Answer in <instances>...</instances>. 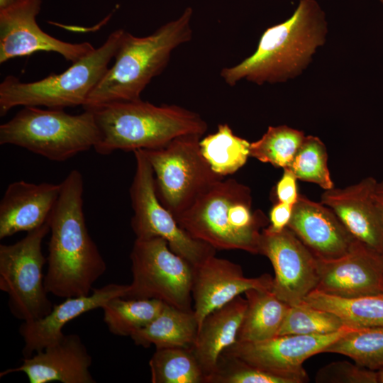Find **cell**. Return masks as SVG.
<instances>
[{"label": "cell", "instance_id": "29", "mask_svg": "<svg viewBox=\"0 0 383 383\" xmlns=\"http://www.w3.org/2000/svg\"><path fill=\"white\" fill-rule=\"evenodd\" d=\"M324 353L341 354L363 367H383V327L355 328L328 345Z\"/></svg>", "mask_w": 383, "mask_h": 383}, {"label": "cell", "instance_id": "27", "mask_svg": "<svg viewBox=\"0 0 383 383\" xmlns=\"http://www.w3.org/2000/svg\"><path fill=\"white\" fill-rule=\"evenodd\" d=\"M165 305L154 299L115 297L102 307L104 321L113 334L131 336L157 317Z\"/></svg>", "mask_w": 383, "mask_h": 383}, {"label": "cell", "instance_id": "31", "mask_svg": "<svg viewBox=\"0 0 383 383\" xmlns=\"http://www.w3.org/2000/svg\"><path fill=\"white\" fill-rule=\"evenodd\" d=\"M345 327L346 326L335 314L303 301L289 306L278 335L328 334Z\"/></svg>", "mask_w": 383, "mask_h": 383}, {"label": "cell", "instance_id": "17", "mask_svg": "<svg viewBox=\"0 0 383 383\" xmlns=\"http://www.w3.org/2000/svg\"><path fill=\"white\" fill-rule=\"evenodd\" d=\"M377 182L369 177L343 189L325 190L321 202L333 211L355 239L383 254V216L374 197Z\"/></svg>", "mask_w": 383, "mask_h": 383}, {"label": "cell", "instance_id": "8", "mask_svg": "<svg viewBox=\"0 0 383 383\" xmlns=\"http://www.w3.org/2000/svg\"><path fill=\"white\" fill-rule=\"evenodd\" d=\"M201 138L183 135L160 148L143 150L153 170L157 197L175 218L213 184L224 178L203 156Z\"/></svg>", "mask_w": 383, "mask_h": 383}, {"label": "cell", "instance_id": "7", "mask_svg": "<svg viewBox=\"0 0 383 383\" xmlns=\"http://www.w3.org/2000/svg\"><path fill=\"white\" fill-rule=\"evenodd\" d=\"M100 131L91 110L72 115L58 109L23 106L0 126V144L25 148L52 161H65L94 148Z\"/></svg>", "mask_w": 383, "mask_h": 383}, {"label": "cell", "instance_id": "20", "mask_svg": "<svg viewBox=\"0 0 383 383\" xmlns=\"http://www.w3.org/2000/svg\"><path fill=\"white\" fill-rule=\"evenodd\" d=\"M128 284H109L93 289L87 295L65 298L54 304L44 317L32 321H25L19 327L24 342L22 354L29 357L55 343L65 334L63 327L72 320L89 311L101 308L111 299L125 297Z\"/></svg>", "mask_w": 383, "mask_h": 383}, {"label": "cell", "instance_id": "12", "mask_svg": "<svg viewBox=\"0 0 383 383\" xmlns=\"http://www.w3.org/2000/svg\"><path fill=\"white\" fill-rule=\"evenodd\" d=\"M355 329L348 326L332 333L321 335H282L258 341L235 342L223 355L243 360L265 371L292 379L307 382L304 362L324 353L325 349L343 335Z\"/></svg>", "mask_w": 383, "mask_h": 383}, {"label": "cell", "instance_id": "19", "mask_svg": "<svg viewBox=\"0 0 383 383\" xmlns=\"http://www.w3.org/2000/svg\"><path fill=\"white\" fill-rule=\"evenodd\" d=\"M92 358L80 337L64 335L55 343L23 357L21 365L0 373L3 377L21 372L30 383H94L89 367Z\"/></svg>", "mask_w": 383, "mask_h": 383}, {"label": "cell", "instance_id": "16", "mask_svg": "<svg viewBox=\"0 0 383 383\" xmlns=\"http://www.w3.org/2000/svg\"><path fill=\"white\" fill-rule=\"evenodd\" d=\"M272 284L273 278L269 274L248 278L239 265L215 255L209 257L193 267L192 295L199 328L209 313L247 290H272Z\"/></svg>", "mask_w": 383, "mask_h": 383}, {"label": "cell", "instance_id": "33", "mask_svg": "<svg viewBox=\"0 0 383 383\" xmlns=\"http://www.w3.org/2000/svg\"><path fill=\"white\" fill-rule=\"evenodd\" d=\"M206 383H294L282 377L252 365L238 358L223 355L215 372Z\"/></svg>", "mask_w": 383, "mask_h": 383}, {"label": "cell", "instance_id": "38", "mask_svg": "<svg viewBox=\"0 0 383 383\" xmlns=\"http://www.w3.org/2000/svg\"><path fill=\"white\" fill-rule=\"evenodd\" d=\"M24 0H0V11L11 7Z\"/></svg>", "mask_w": 383, "mask_h": 383}, {"label": "cell", "instance_id": "1", "mask_svg": "<svg viewBox=\"0 0 383 383\" xmlns=\"http://www.w3.org/2000/svg\"><path fill=\"white\" fill-rule=\"evenodd\" d=\"M60 184L48 221L50 238L44 282L48 294L65 299L89 294L106 264L87 228L82 174L73 170Z\"/></svg>", "mask_w": 383, "mask_h": 383}, {"label": "cell", "instance_id": "39", "mask_svg": "<svg viewBox=\"0 0 383 383\" xmlns=\"http://www.w3.org/2000/svg\"><path fill=\"white\" fill-rule=\"evenodd\" d=\"M378 383H383V367L377 370Z\"/></svg>", "mask_w": 383, "mask_h": 383}, {"label": "cell", "instance_id": "22", "mask_svg": "<svg viewBox=\"0 0 383 383\" xmlns=\"http://www.w3.org/2000/svg\"><path fill=\"white\" fill-rule=\"evenodd\" d=\"M246 307V299L240 295L202 321L192 350L206 375V383L215 372L220 355L237 341Z\"/></svg>", "mask_w": 383, "mask_h": 383}, {"label": "cell", "instance_id": "11", "mask_svg": "<svg viewBox=\"0 0 383 383\" xmlns=\"http://www.w3.org/2000/svg\"><path fill=\"white\" fill-rule=\"evenodd\" d=\"M135 172L130 187L133 215L131 228L136 239L161 238L192 267L215 255L216 249L192 237L159 200L152 168L144 151H133Z\"/></svg>", "mask_w": 383, "mask_h": 383}, {"label": "cell", "instance_id": "37", "mask_svg": "<svg viewBox=\"0 0 383 383\" xmlns=\"http://www.w3.org/2000/svg\"><path fill=\"white\" fill-rule=\"evenodd\" d=\"M374 197L383 216V180L377 182Z\"/></svg>", "mask_w": 383, "mask_h": 383}, {"label": "cell", "instance_id": "6", "mask_svg": "<svg viewBox=\"0 0 383 383\" xmlns=\"http://www.w3.org/2000/svg\"><path fill=\"white\" fill-rule=\"evenodd\" d=\"M123 29L113 30L101 45L60 74L25 82L7 76L0 84V115L16 106L64 109L83 106L109 67L121 44Z\"/></svg>", "mask_w": 383, "mask_h": 383}, {"label": "cell", "instance_id": "14", "mask_svg": "<svg viewBox=\"0 0 383 383\" xmlns=\"http://www.w3.org/2000/svg\"><path fill=\"white\" fill-rule=\"evenodd\" d=\"M42 0H24L0 11V63L36 52H52L72 63L95 48L88 42L69 43L43 31L36 21Z\"/></svg>", "mask_w": 383, "mask_h": 383}, {"label": "cell", "instance_id": "34", "mask_svg": "<svg viewBox=\"0 0 383 383\" xmlns=\"http://www.w3.org/2000/svg\"><path fill=\"white\" fill-rule=\"evenodd\" d=\"M317 383H378L377 371L348 361H337L321 368L315 376Z\"/></svg>", "mask_w": 383, "mask_h": 383}, {"label": "cell", "instance_id": "2", "mask_svg": "<svg viewBox=\"0 0 383 383\" xmlns=\"http://www.w3.org/2000/svg\"><path fill=\"white\" fill-rule=\"evenodd\" d=\"M326 15L316 0H300L293 14L266 29L255 51L240 62L221 70L230 87L241 80L262 85L285 82L299 74L326 42Z\"/></svg>", "mask_w": 383, "mask_h": 383}, {"label": "cell", "instance_id": "24", "mask_svg": "<svg viewBox=\"0 0 383 383\" xmlns=\"http://www.w3.org/2000/svg\"><path fill=\"white\" fill-rule=\"evenodd\" d=\"M244 294L247 307L237 341L258 342L278 335L289 306L271 289H250Z\"/></svg>", "mask_w": 383, "mask_h": 383}, {"label": "cell", "instance_id": "9", "mask_svg": "<svg viewBox=\"0 0 383 383\" xmlns=\"http://www.w3.org/2000/svg\"><path fill=\"white\" fill-rule=\"evenodd\" d=\"M48 232L47 222L13 244L0 245V289L9 296L11 313L23 322L44 317L53 306L43 273L47 259L41 246Z\"/></svg>", "mask_w": 383, "mask_h": 383}, {"label": "cell", "instance_id": "10", "mask_svg": "<svg viewBox=\"0 0 383 383\" xmlns=\"http://www.w3.org/2000/svg\"><path fill=\"white\" fill-rule=\"evenodd\" d=\"M132 282L124 298L154 299L187 311L192 307V265L161 238L136 239L130 254Z\"/></svg>", "mask_w": 383, "mask_h": 383}, {"label": "cell", "instance_id": "21", "mask_svg": "<svg viewBox=\"0 0 383 383\" xmlns=\"http://www.w3.org/2000/svg\"><path fill=\"white\" fill-rule=\"evenodd\" d=\"M61 184L11 183L0 201V239L29 232L46 223L56 205Z\"/></svg>", "mask_w": 383, "mask_h": 383}, {"label": "cell", "instance_id": "5", "mask_svg": "<svg viewBox=\"0 0 383 383\" xmlns=\"http://www.w3.org/2000/svg\"><path fill=\"white\" fill-rule=\"evenodd\" d=\"M100 131L96 152L135 151L160 148L183 135L203 136L201 116L175 104L155 105L141 99L117 101L91 109Z\"/></svg>", "mask_w": 383, "mask_h": 383}, {"label": "cell", "instance_id": "32", "mask_svg": "<svg viewBox=\"0 0 383 383\" xmlns=\"http://www.w3.org/2000/svg\"><path fill=\"white\" fill-rule=\"evenodd\" d=\"M328 154L321 140L306 135L289 168L301 181L317 184L325 190L334 187L327 165Z\"/></svg>", "mask_w": 383, "mask_h": 383}, {"label": "cell", "instance_id": "18", "mask_svg": "<svg viewBox=\"0 0 383 383\" xmlns=\"http://www.w3.org/2000/svg\"><path fill=\"white\" fill-rule=\"evenodd\" d=\"M287 228L319 260L346 255L357 240L328 206L299 194Z\"/></svg>", "mask_w": 383, "mask_h": 383}, {"label": "cell", "instance_id": "25", "mask_svg": "<svg viewBox=\"0 0 383 383\" xmlns=\"http://www.w3.org/2000/svg\"><path fill=\"white\" fill-rule=\"evenodd\" d=\"M303 301L335 314L352 328L383 327V294L345 298L314 289Z\"/></svg>", "mask_w": 383, "mask_h": 383}, {"label": "cell", "instance_id": "13", "mask_svg": "<svg viewBox=\"0 0 383 383\" xmlns=\"http://www.w3.org/2000/svg\"><path fill=\"white\" fill-rule=\"evenodd\" d=\"M259 254L271 262L274 271L272 292L289 306L303 302L318 283L317 258L287 227L279 232L265 228Z\"/></svg>", "mask_w": 383, "mask_h": 383}, {"label": "cell", "instance_id": "23", "mask_svg": "<svg viewBox=\"0 0 383 383\" xmlns=\"http://www.w3.org/2000/svg\"><path fill=\"white\" fill-rule=\"evenodd\" d=\"M199 325L194 310H182L165 304L163 309L150 323L135 331L131 338L144 348H192L197 337Z\"/></svg>", "mask_w": 383, "mask_h": 383}, {"label": "cell", "instance_id": "30", "mask_svg": "<svg viewBox=\"0 0 383 383\" xmlns=\"http://www.w3.org/2000/svg\"><path fill=\"white\" fill-rule=\"evenodd\" d=\"M305 136L285 125L270 126L259 140L250 143V157L276 167H288Z\"/></svg>", "mask_w": 383, "mask_h": 383}, {"label": "cell", "instance_id": "26", "mask_svg": "<svg viewBox=\"0 0 383 383\" xmlns=\"http://www.w3.org/2000/svg\"><path fill=\"white\" fill-rule=\"evenodd\" d=\"M199 145L211 169L222 177L237 172L250 157V143L236 135L227 123L219 124L216 132L201 138Z\"/></svg>", "mask_w": 383, "mask_h": 383}, {"label": "cell", "instance_id": "35", "mask_svg": "<svg viewBox=\"0 0 383 383\" xmlns=\"http://www.w3.org/2000/svg\"><path fill=\"white\" fill-rule=\"evenodd\" d=\"M296 180L297 178L289 168H284L282 176L276 184L277 201L294 205L299 195Z\"/></svg>", "mask_w": 383, "mask_h": 383}, {"label": "cell", "instance_id": "40", "mask_svg": "<svg viewBox=\"0 0 383 383\" xmlns=\"http://www.w3.org/2000/svg\"><path fill=\"white\" fill-rule=\"evenodd\" d=\"M379 1L383 4V0H379Z\"/></svg>", "mask_w": 383, "mask_h": 383}, {"label": "cell", "instance_id": "36", "mask_svg": "<svg viewBox=\"0 0 383 383\" xmlns=\"http://www.w3.org/2000/svg\"><path fill=\"white\" fill-rule=\"evenodd\" d=\"M293 206L279 201L274 204L270 211V224L266 229L271 232H279L287 228L292 215Z\"/></svg>", "mask_w": 383, "mask_h": 383}, {"label": "cell", "instance_id": "28", "mask_svg": "<svg viewBox=\"0 0 383 383\" xmlns=\"http://www.w3.org/2000/svg\"><path fill=\"white\" fill-rule=\"evenodd\" d=\"M149 366L152 383H206L192 348H156Z\"/></svg>", "mask_w": 383, "mask_h": 383}, {"label": "cell", "instance_id": "15", "mask_svg": "<svg viewBox=\"0 0 383 383\" xmlns=\"http://www.w3.org/2000/svg\"><path fill=\"white\" fill-rule=\"evenodd\" d=\"M316 289L351 298L383 294V254L357 240L345 255L317 259Z\"/></svg>", "mask_w": 383, "mask_h": 383}, {"label": "cell", "instance_id": "4", "mask_svg": "<svg viewBox=\"0 0 383 383\" xmlns=\"http://www.w3.org/2000/svg\"><path fill=\"white\" fill-rule=\"evenodd\" d=\"M175 219L192 237L216 250L252 254H259L262 231L270 223L261 210L252 209L250 188L231 178L213 184Z\"/></svg>", "mask_w": 383, "mask_h": 383}, {"label": "cell", "instance_id": "3", "mask_svg": "<svg viewBox=\"0 0 383 383\" xmlns=\"http://www.w3.org/2000/svg\"><path fill=\"white\" fill-rule=\"evenodd\" d=\"M193 9L143 37L125 31L113 65L82 106L91 110L108 104L141 99L143 90L167 66L172 52L192 38Z\"/></svg>", "mask_w": 383, "mask_h": 383}]
</instances>
